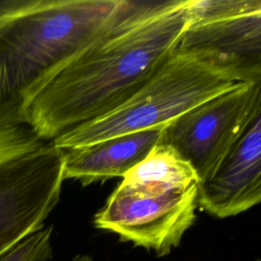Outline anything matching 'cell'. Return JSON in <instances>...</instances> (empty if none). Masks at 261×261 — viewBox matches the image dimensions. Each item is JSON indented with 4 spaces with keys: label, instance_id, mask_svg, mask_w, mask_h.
Returning a JSON list of instances; mask_svg holds the SVG:
<instances>
[{
    "label": "cell",
    "instance_id": "cell-1",
    "mask_svg": "<svg viewBox=\"0 0 261 261\" xmlns=\"http://www.w3.org/2000/svg\"><path fill=\"white\" fill-rule=\"evenodd\" d=\"M190 0L128 1L25 95L19 120L51 142L132 97L176 50Z\"/></svg>",
    "mask_w": 261,
    "mask_h": 261
},
{
    "label": "cell",
    "instance_id": "cell-2",
    "mask_svg": "<svg viewBox=\"0 0 261 261\" xmlns=\"http://www.w3.org/2000/svg\"><path fill=\"white\" fill-rule=\"evenodd\" d=\"M123 0L0 3V121H19L28 92L99 34Z\"/></svg>",
    "mask_w": 261,
    "mask_h": 261
},
{
    "label": "cell",
    "instance_id": "cell-3",
    "mask_svg": "<svg viewBox=\"0 0 261 261\" xmlns=\"http://www.w3.org/2000/svg\"><path fill=\"white\" fill-rule=\"evenodd\" d=\"M251 81L244 71L215 53L176 48L125 102L61 134L51 143L67 150L116 136L166 126L198 105Z\"/></svg>",
    "mask_w": 261,
    "mask_h": 261
},
{
    "label": "cell",
    "instance_id": "cell-4",
    "mask_svg": "<svg viewBox=\"0 0 261 261\" xmlns=\"http://www.w3.org/2000/svg\"><path fill=\"white\" fill-rule=\"evenodd\" d=\"M197 196L198 184L188 189H164L120 182L95 214L94 225L163 257L179 246L194 224Z\"/></svg>",
    "mask_w": 261,
    "mask_h": 261
},
{
    "label": "cell",
    "instance_id": "cell-5",
    "mask_svg": "<svg viewBox=\"0 0 261 261\" xmlns=\"http://www.w3.org/2000/svg\"><path fill=\"white\" fill-rule=\"evenodd\" d=\"M260 111L261 80L241 83L174 119L161 143L173 147L201 182L213 174Z\"/></svg>",
    "mask_w": 261,
    "mask_h": 261
},
{
    "label": "cell",
    "instance_id": "cell-6",
    "mask_svg": "<svg viewBox=\"0 0 261 261\" xmlns=\"http://www.w3.org/2000/svg\"><path fill=\"white\" fill-rule=\"evenodd\" d=\"M64 180V150L51 142L0 166V256L45 227Z\"/></svg>",
    "mask_w": 261,
    "mask_h": 261
},
{
    "label": "cell",
    "instance_id": "cell-7",
    "mask_svg": "<svg viewBox=\"0 0 261 261\" xmlns=\"http://www.w3.org/2000/svg\"><path fill=\"white\" fill-rule=\"evenodd\" d=\"M177 48L215 53L261 80V1L190 0Z\"/></svg>",
    "mask_w": 261,
    "mask_h": 261
},
{
    "label": "cell",
    "instance_id": "cell-8",
    "mask_svg": "<svg viewBox=\"0 0 261 261\" xmlns=\"http://www.w3.org/2000/svg\"><path fill=\"white\" fill-rule=\"evenodd\" d=\"M261 200V111L248 123L213 174L198 184V206L217 218L241 214Z\"/></svg>",
    "mask_w": 261,
    "mask_h": 261
},
{
    "label": "cell",
    "instance_id": "cell-9",
    "mask_svg": "<svg viewBox=\"0 0 261 261\" xmlns=\"http://www.w3.org/2000/svg\"><path fill=\"white\" fill-rule=\"evenodd\" d=\"M166 126L64 150V179H76L87 186L115 176L123 177L161 142Z\"/></svg>",
    "mask_w": 261,
    "mask_h": 261
},
{
    "label": "cell",
    "instance_id": "cell-10",
    "mask_svg": "<svg viewBox=\"0 0 261 261\" xmlns=\"http://www.w3.org/2000/svg\"><path fill=\"white\" fill-rule=\"evenodd\" d=\"M122 178L121 182L128 186L164 189H188L199 184L192 165L173 147L161 142Z\"/></svg>",
    "mask_w": 261,
    "mask_h": 261
},
{
    "label": "cell",
    "instance_id": "cell-11",
    "mask_svg": "<svg viewBox=\"0 0 261 261\" xmlns=\"http://www.w3.org/2000/svg\"><path fill=\"white\" fill-rule=\"evenodd\" d=\"M44 141L23 122L0 121V166L42 146Z\"/></svg>",
    "mask_w": 261,
    "mask_h": 261
},
{
    "label": "cell",
    "instance_id": "cell-12",
    "mask_svg": "<svg viewBox=\"0 0 261 261\" xmlns=\"http://www.w3.org/2000/svg\"><path fill=\"white\" fill-rule=\"evenodd\" d=\"M53 226L43 227L0 256V261H49L52 258Z\"/></svg>",
    "mask_w": 261,
    "mask_h": 261
},
{
    "label": "cell",
    "instance_id": "cell-13",
    "mask_svg": "<svg viewBox=\"0 0 261 261\" xmlns=\"http://www.w3.org/2000/svg\"><path fill=\"white\" fill-rule=\"evenodd\" d=\"M72 261H93L91 256L88 255H77L73 258Z\"/></svg>",
    "mask_w": 261,
    "mask_h": 261
}]
</instances>
